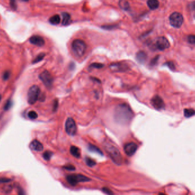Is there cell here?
I'll list each match as a JSON object with an SVG mask.
<instances>
[{"instance_id": "obj_40", "label": "cell", "mask_w": 195, "mask_h": 195, "mask_svg": "<svg viewBox=\"0 0 195 195\" xmlns=\"http://www.w3.org/2000/svg\"><path fill=\"white\" fill-rule=\"evenodd\" d=\"M159 195H166L165 194H163V193H160V194H159Z\"/></svg>"}, {"instance_id": "obj_37", "label": "cell", "mask_w": 195, "mask_h": 195, "mask_svg": "<svg viewBox=\"0 0 195 195\" xmlns=\"http://www.w3.org/2000/svg\"><path fill=\"white\" fill-rule=\"evenodd\" d=\"M159 60V56H156V57H155L151 62V66H154L156 65V63L158 62V61Z\"/></svg>"}, {"instance_id": "obj_29", "label": "cell", "mask_w": 195, "mask_h": 195, "mask_svg": "<svg viewBox=\"0 0 195 195\" xmlns=\"http://www.w3.org/2000/svg\"><path fill=\"white\" fill-rule=\"evenodd\" d=\"M102 191L107 195H114L112 191L107 187H103L102 188Z\"/></svg>"}, {"instance_id": "obj_21", "label": "cell", "mask_w": 195, "mask_h": 195, "mask_svg": "<svg viewBox=\"0 0 195 195\" xmlns=\"http://www.w3.org/2000/svg\"><path fill=\"white\" fill-rule=\"evenodd\" d=\"M195 114V111L192 108H186L184 110V115L186 118H190Z\"/></svg>"}, {"instance_id": "obj_18", "label": "cell", "mask_w": 195, "mask_h": 195, "mask_svg": "<svg viewBox=\"0 0 195 195\" xmlns=\"http://www.w3.org/2000/svg\"><path fill=\"white\" fill-rule=\"evenodd\" d=\"M62 25H67L69 24L71 22V16L70 15L67 13H63L62 14Z\"/></svg>"}, {"instance_id": "obj_7", "label": "cell", "mask_w": 195, "mask_h": 195, "mask_svg": "<svg viewBox=\"0 0 195 195\" xmlns=\"http://www.w3.org/2000/svg\"><path fill=\"white\" fill-rule=\"evenodd\" d=\"M39 78L44 85L48 89H51L53 84V78L50 72L47 70L43 71L39 75Z\"/></svg>"}, {"instance_id": "obj_20", "label": "cell", "mask_w": 195, "mask_h": 195, "mask_svg": "<svg viewBox=\"0 0 195 195\" xmlns=\"http://www.w3.org/2000/svg\"><path fill=\"white\" fill-rule=\"evenodd\" d=\"M49 22L51 24L53 25H58L61 22V17L59 15L56 14L49 19Z\"/></svg>"}, {"instance_id": "obj_34", "label": "cell", "mask_w": 195, "mask_h": 195, "mask_svg": "<svg viewBox=\"0 0 195 195\" xmlns=\"http://www.w3.org/2000/svg\"><path fill=\"white\" fill-rule=\"evenodd\" d=\"M58 107V99H55V100L54 101V103H53V111L56 112Z\"/></svg>"}, {"instance_id": "obj_33", "label": "cell", "mask_w": 195, "mask_h": 195, "mask_svg": "<svg viewBox=\"0 0 195 195\" xmlns=\"http://www.w3.org/2000/svg\"><path fill=\"white\" fill-rule=\"evenodd\" d=\"M10 75V73L9 71H5L3 74V79L5 80V81L7 80L9 78Z\"/></svg>"}, {"instance_id": "obj_5", "label": "cell", "mask_w": 195, "mask_h": 195, "mask_svg": "<svg viewBox=\"0 0 195 195\" xmlns=\"http://www.w3.org/2000/svg\"><path fill=\"white\" fill-rule=\"evenodd\" d=\"M169 21L172 26L175 28H180L183 24L184 18L181 13L174 12L170 15Z\"/></svg>"}, {"instance_id": "obj_35", "label": "cell", "mask_w": 195, "mask_h": 195, "mask_svg": "<svg viewBox=\"0 0 195 195\" xmlns=\"http://www.w3.org/2000/svg\"><path fill=\"white\" fill-rule=\"evenodd\" d=\"M12 181L10 179H8L6 177H2L0 178V183H9Z\"/></svg>"}, {"instance_id": "obj_3", "label": "cell", "mask_w": 195, "mask_h": 195, "mask_svg": "<svg viewBox=\"0 0 195 195\" xmlns=\"http://www.w3.org/2000/svg\"><path fill=\"white\" fill-rule=\"evenodd\" d=\"M87 45L82 39H75L72 43V49L74 54L78 57H82L86 50Z\"/></svg>"}, {"instance_id": "obj_8", "label": "cell", "mask_w": 195, "mask_h": 195, "mask_svg": "<svg viewBox=\"0 0 195 195\" xmlns=\"http://www.w3.org/2000/svg\"><path fill=\"white\" fill-rule=\"evenodd\" d=\"M169 46V42L164 37H160L157 38L154 43L155 48L160 51H163L167 49H168Z\"/></svg>"}, {"instance_id": "obj_23", "label": "cell", "mask_w": 195, "mask_h": 195, "mask_svg": "<svg viewBox=\"0 0 195 195\" xmlns=\"http://www.w3.org/2000/svg\"><path fill=\"white\" fill-rule=\"evenodd\" d=\"M52 155H53V152H51V151H46L43 154V158L45 160L49 161L50 160Z\"/></svg>"}, {"instance_id": "obj_22", "label": "cell", "mask_w": 195, "mask_h": 195, "mask_svg": "<svg viewBox=\"0 0 195 195\" xmlns=\"http://www.w3.org/2000/svg\"><path fill=\"white\" fill-rule=\"evenodd\" d=\"M119 6L123 10H128L130 7L129 3L126 0H121L119 1Z\"/></svg>"}, {"instance_id": "obj_9", "label": "cell", "mask_w": 195, "mask_h": 195, "mask_svg": "<svg viewBox=\"0 0 195 195\" xmlns=\"http://www.w3.org/2000/svg\"><path fill=\"white\" fill-rule=\"evenodd\" d=\"M65 130L68 135L74 136L76 134L77 127L75 121L72 118H68L66 120L65 123Z\"/></svg>"}, {"instance_id": "obj_27", "label": "cell", "mask_w": 195, "mask_h": 195, "mask_svg": "<svg viewBox=\"0 0 195 195\" xmlns=\"http://www.w3.org/2000/svg\"><path fill=\"white\" fill-rule=\"evenodd\" d=\"M12 105H13V102L10 99H9L6 102V103H5V104L4 106V110L5 111L9 110L11 108V107L12 106Z\"/></svg>"}, {"instance_id": "obj_2", "label": "cell", "mask_w": 195, "mask_h": 195, "mask_svg": "<svg viewBox=\"0 0 195 195\" xmlns=\"http://www.w3.org/2000/svg\"><path fill=\"white\" fill-rule=\"evenodd\" d=\"M103 146L104 150L114 162L117 165L122 164L123 162L122 156L117 147L107 142L104 143Z\"/></svg>"}, {"instance_id": "obj_17", "label": "cell", "mask_w": 195, "mask_h": 195, "mask_svg": "<svg viewBox=\"0 0 195 195\" xmlns=\"http://www.w3.org/2000/svg\"><path fill=\"white\" fill-rule=\"evenodd\" d=\"M147 5L151 10H155L159 6V2L158 0H148Z\"/></svg>"}, {"instance_id": "obj_43", "label": "cell", "mask_w": 195, "mask_h": 195, "mask_svg": "<svg viewBox=\"0 0 195 195\" xmlns=\"http://www.w3.org/2000/svg\"><path fill=\"white\" fill-rule=\"evenodd\" d=\"M194 18L195 19V13L194 14Z\"/></svg>"}, {"instance_id": "obj_26", "label": "cell", "mask_w": 195, "mask_h": 195, "mask_svg": "<svg viewBox=\"0 0 195 195\" xmlns=\"http://www.w3.org/2000/svg\"><path fill=\"white\" fill-rule=\"evenodd\" d=\"M28 117L32 120H34L38 118V114L34 111H30L28 112Z\"/></svg>"}, {"instance_id": "obj_13", "label": "cell", "mask_w": 195, "mask_h": 195, "mask_svg": "<svg viewBox=\"0 0 195 195\" xmlns=\"http://www.w3.org/2000/svg\"><path fill=\"white\" fill-rule=\"evenodd\" d=\"M30 42L34 45L37 46H43L45 45V40L43 37L39 35H33L29 39Z\"/></svg>"}, {"instance_id": "obj_38", "label": "cell", "mask_w": 195, "mask_h": 195, "mask_svg": "<svg viewBox=\"0 0 195 195\" xmlns=\"http://www.w3.org/2000/svg\"><path fill=\"white\" fill-rule=\"evenodd\" d=\"M189 7H190V9L191 10H195V1H194V2H191V3L190 4Z\"/></svg>"}, {"instance_id": "obj_1", "label": "cell", "mask_w": 195, "mask_h": 195, "mask_svg": "<svg viewBox=\"0 0 195 195\" xmlns=\"http://www.w3.org/2000/svg\"><path fill=\"white\" fill-rule=\"evenodd\" d=\"M134 113L130 106L126 103L117 105L114 111L115 121L121 125H128L132 121Z\"/></svg>"}, {"instance_id": "obj_42", "label": "cell", "mask_w": 195, "mask_h": 195, "mask_svg": "<svg viewBox=\"0 0 195 195\" xmlns=\"http://www.w3.org/2000/svg\"><path fill=\"white\" fill-rule=\"evenodd\" d=\"M1 95H0V101H1Z\"/></svg>"}, {"instance_id": "obj_15", "label": "cell", "mask_w": 195, "mask_h": 195, "mask_svg": "<svg viewBox=\"0 0 195 195\" xmlns=\"http://www.w3.org/2000/svg\"><path fill=\"white\" fill-rule=\"evenodd\" d=\"M136 58L137 61L139 63H140L141 64H143L145 63V62L147 60V55L144 51H140L136 54Z\"/></svg>"}, {"instance_id": "obj_32", "label": "cell", "mask_w": 195, "mask_h": 195, "mask_svg": "<svg viewBox=\"0 0 195 195\" xmlns=\"http://www.w3.org/2000/svg\"><path fill=\"white\" fill-rule=\"evenodd\" d=\"M166 65H167V66L172 70H174L175 69V64L173 62H171V61H169V62H167L166 64Z\"/></svg>"}, {"instance_id": "obj_6", "label": "cell", "mask_w": 195, "mask_h": 195, "mask_svg": "<svg viewBox=\"0 0 195 195\" xmlns=\"http://www.w3.org/2000/svg\"><path fill=\"white\" fill-rule=\"evenodd\" d=\"M40 89L37 85L32 86L28 93V102L30 104H34L38 100L40 95Z\"/></svg>"}, {"instance_id": "obj_25", "label": "cell", "mask_w": 195, "mask_h": 195, "mask_svg": "<svg viewBox=\"0 0 195 195\" xmlns=\"http://www.w3.org/2000/svg\"><path fill=\"white\" fill-rule=\"evenodd\" d=\"M45 53H41L39 54L36 58L33 61L32 63L33 64H36V63H38V62H39L40 61H41L45 57Z\"/></svg>"}, {"instance_id": "obj_11", "label": "cell", "mask_w": 195, "mask_h": 195, "mask_svg": "<svg viewBox=\"0 0 195 195\" xmlns=\"http://www.w3.org/2000/svg\"><path fill=\"white\" fill-rule=\"evenodd\" d=\"M151 104L157 110H162L165 107L164 102L162 98L159 95H155L151 100Z\"/></svg>"}, {"instance_id": "obj_10", "label": "cell", "mask_w": 195, "mask_h": 195, "mask_svg": "<svg viewBox=\"0 0 195 195\" xmlns=\"http://www.w3.org/2000/svg\"><path fill=\"white\" fill-rule=\"evenodd\" d=\"M109 67L112 71L116 72H125L129 70V65L123 62H118L112 64L110 65Z\"/></svg>"}, {"instance_id": "obj_39", "label": "cell", "mask_w": 195, "mask_h": 195, "mask_svg": "<svg viewBox=\"0 0 195 195\" xmlns=\"http://www.w3.org/2000/svg\"><path fill=\"white\" fill-rule=\"evenodd\" d=\"M18 195H26L24 191L22 188H20L18 190Z\"/></svg>"}, {"instance_id": "obj_30", "label": "cell", "mask_w": 195, "mask_h": 195, "mask_svg": "<svg viewBox=\"0 0 195 195\" xmlns=\"http://www.w3.org/2000/svg\"><path fill=\"white\" fill-rule=\"evenodd\" d=\"M104 67V65L100 63H94L90 66L91 68H102Z\"/></svg>"}, {"instance_id": "obj_14", "label": "cell", "mask_w": 195, "mask_h": 195, "mask_svg": "<svg viewBox=\"0 0 195 195\" xmlns=\"http://www.w3.org/2000/svg\"><path fill=\"white\" fill-rule=\"evenodd\" d=\"M30 148L35 151H42L43 150V146L42 144L37 140H34L30 144Z\"/></svg>"}, {"instance_id": "obj_31", "label": "cell", "mask_w": 195, "mask_h": 195, "mask_svg": "<svg viewBox=\"0 0 195 195\" xmlns=\"http://www.w3.org/2000/svg\"><path fill=\"white\" fill-rule=\"evenodd\" d=\"M64 168L65 169H67L68 171H71L75 170V167L73 165H71V164H68L67 165H65L64 167Z\"/></svg>"}, {"instance_id": "obj_4", "label": "cell", "mask_w": 195, "mask_h": 195, "mask_svg": "<svg viewBox=\"0 0 195 195\" xmlns=\"http://www.w3.org/2000/svg\"><path fill=\"white\" fill-rule=\"evenodd\" d=\"M66 180L71 186H75L78 183L89 181L90 179L81 174H71L66 176Z\"/></svg>"}, {"instance_id": "obj_16", "label": "cell", "mask_w": 195, "mask_h": 195, "mask_svg": "<svg viewBox=\"0 0 195 195\" xmlns=\"http://www.w3.org/2000/svg\"><path fill=\"white\" fill-rule=\"evenodd\" d=\"M70 152L71 154L76 158H79L81 156V151L80 149L74 146H72L70 147Z\"/></svg>"}, {"instance_id": "obj_41", "label": "cell", "mask_w": 195, "mask_h": 195, "mask_svg": "<svg viewBox=\"0 0 195 195\" xmlns=\"http://www.w3.org/2000/svg\"><path fill=\"white\" fill-rule=\"evenodd\" d=\"M22 1H28L29 0H22Z\"/></svg>"}, {"instance_id": "obj_19", "label": "cell", "mask_w": 195, "mask_h": 195, "mask_svg": "<svg viewBox=\"0 0 195 195\" xmlns=\"http://www.w3.org/2000/svg\"><path fill=\"white\" fill-rule=\"evenodd\" d=\"M88 149L91 152L97 153V154L100 155H103V154L102 151L98 147H97V146H94L93 144H89V146H88Z\"/></svg>"}, {"instance_id": "obj_28", "label": "cell", "mask_w": 195, "mask_h": 195, "mask_svg": "<svg viewBox=\"0 0 195 195\" xmlns=\"http://www.w3.org/2000/svg\"><path fill=\"white\" fill-rule=\"evenodd\" d=\"M187 41L191 44H195V35H189L187 37Z\"/></svg>"}, {"instance_id": "obj_12", "label": "cell", "mask_w": 195, "mask_h": 195, "mask_svg": "<svg viewBox=\"0 0 195 195\" xmlns=\"http://www.w3.org/2000/svg\"><path fill=\"white\" fill-rule=\"evenodd\" d=\"M137 145L133 142H130L126 144L124 146V151L126 154L129 156H133L137 150Z\"/></svg>"}, {"instance_id": "obj_24", "label": "cell", "mask_w": 195, "mask_h": 195, "mask_svg": "<svg viewBox=\"0 0 195 195\" xmlns=\"http://www.w3.org/2000/svg\"><path fill=\"white\" fill-rule=\"evenodd\" d=\"M86 164L89 166V167H94V165H96V162L95 160H93L92 159L90 158H86Z\"/></svg>"}, {"instance_id": "obj_36", "label": "cell", "mask_w": 195, "mask_h": 195, "mask_svg": "<svg viewBox=\"0 0 195 195\" xmlns=\"http://www.w3.org/2000/svg\"><path fill=\"white\" fill-rule=\"evenodd\" d=\"M10 3L12 8L13 9H16L17 8V4L15 0H10Z\"/></svg>"}]
</instances>
